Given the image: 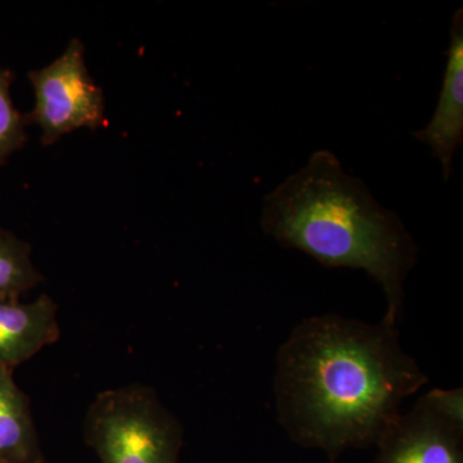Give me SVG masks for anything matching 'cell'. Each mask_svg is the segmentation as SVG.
<instances>
[{
    "label": "cell",
    "instance_id": "cell-11",
    "mask_svg": "<svg viewBox=\"0 0 463 463\" xmlns=\"http://www.w3.org/2000/svg\"><path fill=\"white\" fill-rule=\"evenodd\" d=\"M0 463H21V462L12 461V459L2 458V457H0Z\"/></svg>",
    "mask_w": 463,
    "mask_h": 463
},
{
    "label": "cell",
    "instance_id": "cell-7",
    "mask_svg": "<svg viewBox=\"0 0 463 463\" xmlns=\"http://www.w3.org/2000/svg\"><path fill=\"white\" fill-rule=\"evenodd\" d=\"M58 339L57 306L50 297L27 304L0 298V364L14 370Z\"/></svg>",
    "mask_w": 463,
    "mask_h": 463
},
{
    "label": "cell",
    "instance_id": "cell-9",
    "mask_svg": "<svg viewBox=\"0 0 463 463\" xmlns=\"http://www.w3.org/2000/svg\"><path fill=\"white\" fill-rule=\"evenodd\" d=\"M25 241L0 228V298H18L43 281Z\"/></svg>",
    "mask_w": 463,
    "mask_h": 463
},
{
    "label": "cell",
    "instance_id": "cell-8",
    "mask_svg": "<svg viewBox=\"0 0 463 463\" xmlns=\"http://www.w3.org/2000/svg\"><path fill=\"white\" fill-rule=\"evenodd\" d=\"M0 364V457L21 463H44L29 399Z\"/></svg>",
    "mask_w": 463,
    "mask_h": 463
},
{
    "label": "cell",
    "instance_id": "cell-2",
    "mask_svg": "<svg viewBox=\"0 0 463 463\" xmlns=\"http://www.w3.org/2000/svg\"><path fill=\"white\" fill-rule=\"evenodd\" d=\"M261 230L327 268L364 270L383 288V319L398 325L404 282L419 248L398 214L381 205L334 152L319 149L264 197Z\"/></svg>",
    "mask_w": 463,
    "mask_h": 463
},
{
    "label": "cell",
    "instance_id": "cell-10",
    "mask_svg": "<svg viewBox=\"0 0 463 463\" xmlns=\"http://www.w3.org/2000/svg\"><path fill=\"white\" fill-rule=\"evenodd\" d=\"M14 75L5 69H0V166L14 151L25 145L26 118L14 108L11 97V84Z\"/></svg>",
    "mask_w": 463,
    "mask_h": 463
},
{
    "label": "cell",
    "instance_id": "cell-4",
    "mask_svg": "<svg viewBox=\"0 0 463 463\" xmlns=\"http://www.w3.org/2000/svg\"><path fill=\"white\" fill-rule=\"evenodd\" d=\"M35 106L26 121L38 125L42 143L50 146L80 128L94 130L105 124V99L84 60V45L72 39L54 62L29 74Z\"/></svg>",
    "mask_w": 463,
    "mask_h": 463
},
{
    "label": "cell",
    "instance_id": "cell-5",
    "mask_svg": "<svg viewBox=\"0 0 463 463\" xmlns=\"http://www.w3.org/2000/svg\"><path fill=\"white\" fill-rule=\"evenodd\" d=\"M373 463H463V389H434L401 413Z\"/></svg>",
    "mask_w": 463,
    "mask_h": 463
},
{
    "label": "cell",
    "instance_id": "cell-3",
    "mask_svg": "<svg viewBox=\"0 0 463 463\" xmlns=\"http://www.w3.org/2000/svg\"><path fill=\"white\" fill-rule=\"evenodd\" d=\"M84 438L100 463H179L183 429L155 390L129 385L97 395Z\"/></svg>",
    "mask_w": 463,
    "mask_h": 463
},
{
    "label": "cell",
    "instance_id": "cell-1",
    "mask_svg": "<svg viewBox=\"0 0 463 463\" xmlns=\"http://www.w3.org/2000/svg\"><path fill=\"white\" fill-rule=\"evenodd\" d=\"M428 383L402 346L398 325L313 316L292 328L277 353V420L294 443L335 463L346 450L376 447L404 399Z\"/></svg>",
    "mask_w": 463,
    "mask_h": 463
},
{
    "label": "cell",
    "instance_id": "cell-6",
    "mask_svg": "<svg viewBox=\"0 0 463 463\" xmlns=\"http://www.w3.org/2000/svg\"><path fill=\"white\" fill-rule=\"evenodd\" d=\"M443 84L434 115L413 136L430 147L449 181L453 158L463 142V9H457L450 24Z\"/></svg>",
    "mask_w": 463,
    "mask_h": 463
}]
</instances>
